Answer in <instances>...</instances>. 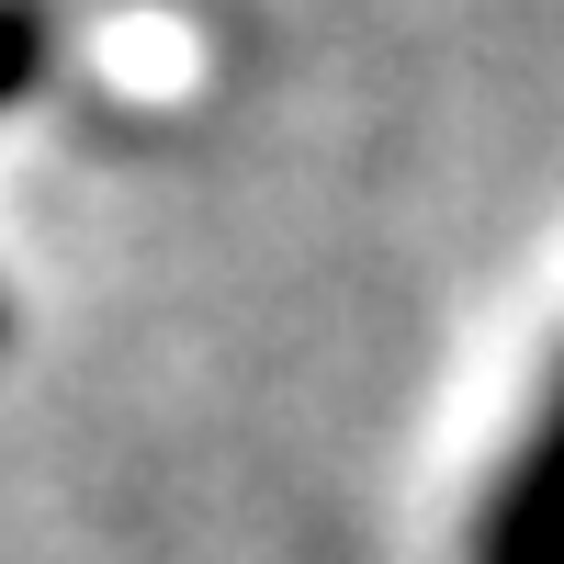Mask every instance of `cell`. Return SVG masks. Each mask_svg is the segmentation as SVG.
I'll return each instance as SVG.
<instances>
[{
    "instance_id": "cell-1",
    "label": "cell",
    "mask_w": 564,
    "mask_h": 564,
    "mask_svg": "<svg viewBox=\"0 0 564 564\" xmlns=\"http://www.w3.org/2000/svg\"><path fill=\"white\" fill-rule=\"evenodd\" d=\"M475 564H564V395H553V417L531 430V452L508 463Z\"/></svg>"
},
{
    "instance_id": "cell-2",
    "label": "cell",
    "mask_w": 564,
    "mask_h": 564,
    "mask_svg": "<svg viewBox=\"0 0 564 564\" xmlns=\"http://www.w3.org/2000/svg\"><path fill=\"white\" fill-rule=\"evenodd\" d=\"M23 79H34V23H23V12H0V102H12Z\"/></svg>"
}]
</instances>
